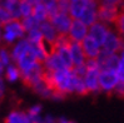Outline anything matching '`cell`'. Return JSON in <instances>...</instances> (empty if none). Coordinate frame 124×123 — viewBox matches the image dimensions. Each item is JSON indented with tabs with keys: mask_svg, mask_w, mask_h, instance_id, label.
Wrapping results in <instances>:
<instances>
[{
	"mask_svg": "<svg viewBox=\"0 0 124 123\" xmlns=\"http://www.w3.org/2000/svg\"><path fill=\"white\" fill-rule=\"evenodd\" d=\"M89 33V26L85 25L82 20L79 19H73L71 25L69 28L68 32V38L70 41H75V43H82Z\"/></svg>",
	"mask_w": 124,
	"mask_h": 123,
	"instance_id": "cell-6",
	"label": "cell"
},
{
	"mask_svg": "<svg viewBox=\"0 0 124 123\" xmlns=\"http://www.w3.org/2000/svg\"><path fill=\"white\" fill-rule=\"evenodd\" d=\"M123 43L124 40L118 33L109 30L107 38L104 39L103 44H101V52L108 53V54H118V52L122 50Z\"/></svg>",
	"mask_w": 124,
	"mask_h": 123,
	"instance_id": "cell-4",
	"label": "cell"
},
{
	"mask_svg": "<svg viewBox=\"0 0 124 123\" xmlns=\"http://www.w3.org/2000/svg\"><path fill=\"white\" fill-rule=\"evenodd\" d=\"M101 3H105V4H112V5H122L123 4V0H101Z\"/></svg>",
	"mask_w": 124,
	"mask_h": 123,
	"instance_id": "cell-30",
	"label": "cell"
},
{
	"mask_svg": "<svg viewBox=\"0 0 124 123\" xmlns=\"http://www.w3.org/2000/svg\"><path fill=\"white\" fill-rule=\"evenodd\" d=\"M8 3H9V0H0V6H6Z\"/></svg>",
	"mask_w": 124,
	"mask_h": 123,
	"instance_id": "cell-34",
	"label": "cell"
},
{
	"mask_svg": "<svg viewBox=\"0 0 124 123\" xmlns=\"http://www.w3.org/2000/svg\"><path fill=\"white\" fill-rule=\"evenodd\" d=\"M5 78L6 81L10 82V83H14V82H18L19 79L21 78V72L20 69L15 66V64H10V66H8L5 68Z\"/></svg>",
	"mask_w": 124,
	"mask_h": 123,
	"instance_id": "cell-18",
	"label": "cell"
},
{
	"mask_svg": "<svg viewBox=\"0 0 124 123\" xmlns=\"http://www.w3.org/2000/svg\"><path fill=\"white\" fill-rule=\"evenodd\" d=\"M80 44H82L83 52L86 57V59H97L101 53V45L89 35Z\"/></svg>",
	"mask_w": 124,
	"mask_h": 123,
	"instance_id": "cell-8",
	"label": "cell"
},
{
	"mask_svg": "<svg viewBox=\"0 0 124 123\" xmlns=\"http://www.w3.org/2000/svg\"><path fill=\"white\" fill-rule=\"evenodd\" d=\"M44 69L48 73H54L58 70H63V69H68L65 67V64L63 63V60L60 59V57L58 55L54 50H50L48 57L45 58V60L43 62Z\"/></svg>",
	"mask_w": 124,
	"mask_h": 123,
	"instance_id": "cell-9",
	"label": "cell"
},
{
	"mask_svg": "<svg viewBox=\"0 0 124 123\" xmlns=\"http://www.w3.org/2000/svg\"><path fill=\"white\" fill-rule=\"evenodd\" d=\"M0 62H1L5 67H8L11 64L13 58H11V54L8 49H5V48L0 49Z\"/></svg>",
	"mask_w": 124,
	"mask_h": 123,
	"instance_id": "cell-24",
	"label": "cell"
},
{
	"mask_svg": "<svg viewBox=\"0 0 124 123\" xmlns=\"http://www.w3.org/2000/svg\"><path fill=\"white\" fill-rule=\"evenodd\" d=\"M28 1L30 3L31 5H34V6H35L36 4H40V3H41V0H28Z\"/></svg>",
	"mask_w": 124,
	"mask_h": 123,
	"instance_id": "cell-33",
	"label": "cell"
},
{
	"mask_svg": "<svg viewBox=\"0 0 124 123\" xmlns=\"http://www.w3.org/2000/svg\"><path fill=\"white\" fill-rule=\"evenodd\" d=\"M33 89H34L35 93H38V94L43 98H53V96H54V90H53L52 87L48 84L45 78L43 79V81H40L36 85H34Z\"/></svg>",
	"mask_w": 124,
	"mask_h": 123,
	"instance_id": "cell-17",
	"label": "cell"
},
{
	"mask_svg": "<svg viewBox=\"0 0 124 123\" xmlns=\"http://www.w3.org/2000/svg\"><path fill=\"white\" fill-rule=\"evenodd\" d=\"M109 30H110V29L108 28L107 24H104V23H101V21L98 20L97 23H94L93 25L89 26L88 35H89V37H92L94 40H97L99 44L101 45V44H103V41H104V39L107 38Z\"/></svg>",
	"mask_w": 124,
	"mask_h": 123,
	"instance_id": "cell-11",
	"label": "cell"
},
{
	"mask_svg": "<svg viewBox=\"0 0 124 123\" xmlns=\"http://www.w3.org/2000/svg\"><path fill=\"white\" fill-rule=\"evenodd\" d=\"M5 123H31L26 112L11 111L5 118Z\"/></svg>",
	"mask_w": 124,
	"mask_h": 123,
	"instance_id": "cell-16",
	"label": "cell"
},
{
	"mask_svg": "<svg viewBox=\"0 0 124 123\" xmlns=\"http://www.w3.org/2000/svg\"><path fill=\"white\" fill-rule=\"evenodd\" d=\"M44 74H45V69L43 63L36 62L31 68H29L25 72H21V79L28 87L33 88L34 85H36L40 81L44 79Z\"/></svg>",
	"mask_w": 124,
	"mask_h": 123,
	"instance_id": "cell-2",
	"label": "cell"
},
{
	"mask_svg": "<svg viewBox=\"0 0 124 123\" xmlns=\"http://www.w3.org/2000/svg\"><path fill=\"white\" fill-rule=\"evenodd\" d=\"M115 28H116V33H118L122 38H124V9L119 11V15L115 20Z\"/></svg>",
	"mask_w": 124,
	"mask_h": 123,
	"instance_id": "cell-22",
	"label": "cell"
},
{
	"mask_svg": "<svg viewBox=\"0 0 124 123\" xmlns=\"http://www.w3.org/2000/svg\"><path fill=\"white\" fill-rule=\"evenodd\" d=\"M19 8H20V15L21 19L28 18L33 15V11H34V5H31L28 0H20V4H19Z\"/></svg>",
	"mask_w": 124,
	"mask_h": 123,
	"instance_id": "cell-21",
	"label": "cell"
},
{
	"mask_svg": "<svg viewBox=\"0 0 124 123\" xmlns=\"http://www.w3.org/2000/svg\"><path fill=\"white\" fill-rule=\"evenodd\" d=\"M120 52H122V54H124V43H123V47H122V50H120Z\"/></svg>",
	"mask_w": 124,
	"mask_h": 123,
	"instance_id": "cell-36",
	"label": "cell"
},
{
	"mask_svg": "<svg viewBox=\"0 0 124 123\" xmlns=\"http://www.w3.org/2000/svg\"><path fill=\"white\" fill-rule=\"evenodd\" d=\"M123 9H124V3H123Z\"/></svg>",
	"mask_w": 124,
	"mask_h": 123,
	"instance_id": "cell-38",
	"label": "cell"
},
{
	"mask_svg": "<svg viewBox=\"0 0 124 123\" xmlns=\"http://www.w3.org/2000/svg\"><path fill=\"white\" fill-rule=\"evenodd\" d=\"M33 15L34 18L39 21V23H44V21L49 20V13L46 10V8L41 3L40 4H36L34 6V11H33Z\"/></svg>",
	"mask_w": 124,
	"mask_h": 123,
	"instance_id": "cell-19",
	"label": "cell"
},
{
	"mask_svg": "<svg viewBox=\"0 0 124 123\" xmlns=\"http://www.w3.org/2000/svg\"><path fill=\"white\" fill-rule=\"evenodd\" d=\"M98 66L100 70H116L119 62V55L118 54H108L101 52L100 55L97 58Z\"/></svg>",
	"mask_w": 124,
	"mask_h": 123,
	"instance_id": "cell-10",
	"label": "cell"
},
{
	"mask_svg": "<svg viewBox=\"0 0 124 123\" xmlns=\"http://www.w3.org/2000/svg\"><path fill=\"white\" fill-rule=\"evenodd\" d=\"M5 66H4V64L1 63V62H0V75H3L4 73H5Z\"/></svg>",
	"mask_w": 124,
	"mask_h": 123,
	"instance_id": "cell-32",
	"label": "cell"
},
{
	"mask_svg": "<svg viewBox=\"0 0 124 123\" xmlns=\"http://www.w3.org/2000/svg\"><path fill=\"white\" fill-rule=\"evenodd\" d=\"M41 112H43V107H41L40 104H35V106H33V107L29 108L26 113H28L29 118H30V121H31L33 118H35V117H38V115H40Z\"/></svg>",
	"mask_w": 124,
	"mask_h": 123,
	"instance_id": "cell-26",
	"label": "cell"
},
{
	"mask_svg": "<svg viewBox=\"0 0 124 123\" xmlns=\"http://www.w3.org/2000/svg\"><path fill=\"white\" fill-rule=\"evenodd\" d=\"M13 20V16L10 11L5 8V6H0V24H6L9 23V21Z\"/></svg>",
	"mask_w": 124,
	"mask_h": 123,
	"instance_id": "cell-25",
	"label": "cell"
},
{
	"mask_svg": "<svg viewBox=\"0 0 124 123\" xmlns=\"http://www.w3.org/2000/svg\"><path fill=\"white\" fill-rule=\"evenodd\" d=\"M24 35L25 29L19 19H13L3 25V40L6 44H14L16 40L23 39Z\"/></svg>",
	"mask_w": 124,
	"mask_h": 123,
	"instance_id": "cell-1",
	"label": "cell"
},
{
	"mask_svg": "<svg viewBox=\"0 0 124 123\" xmlns=\"http://www.w3.org/2000/svg\"><path fill=\"white\" fill-rule=\"evenodd\" d=\"M120 78L116 70H100L99 73V88L105 93H113L119 84Z\"/></svg>",
	"mask_w": 124,
	"mask_h": 123,
	"instance_id": "cell-3",
	"label": "cell"
},
{
	"mask_svg": "<svg viewBox=\"0 0 124 123\" xmlns=\"http://www.w3.org/2000/svg\"><path fill=\"white\" fill-rule=\"evenodd\" d=\"M95 0H70L69 15L73 19H80L83 13L88 9V6L93 4Z\"/></svg>",
	"mask_w": 124,
	"mask_h": 123,
	"instance_id": "cell-12",
	"label": "cell"
},
{
	"mask_svg": "<svg viewBox=\"0 0 124 123\" xmlns=\"http://www.w3.org/2000/svg\"><path fill=\"white\" fill-rule=\"evenodd\" d=\"M3 39V24H0V40Z\"/></svg>",
	"mask_w": 124,
	"mask_h": 123,
	"instance_id": "cell-35",
	"label": "cell"
},
{
	"mask_svg": "<svg viewBox=\"0 0 124 123\" xmlns=\"http://www.w3.org/2000/svg\"><path fill=\"white\" fill-rule=\"evenodd\" d=\"M116 73H118L119 78H124V54L119 55V62H118V67H116Z\"/></svg>",
	"mask_w": 124,
	"mask_h": 123,
	"instance_id": "cell-28",
	"label": "cell"
},
{
	"mask_svg": "<svg viewBox=\"0 0 124 123\" xmlns=\"http://www.w3.org/2000/svg\"><path fill=\"white\" fill-rule=\"evenodd\" d=\"M120 82H123V84H124V78H123V79H120Z\"/></svg>",
	"mask_w": 124,
	"mask_h": 123,
	"instance_id": "cell-37",
	"label": "cell"
},
{
	"mask_svg": "<svg viewBox=\"0 0 124 123\" xmlns=\"http://www.w3.org/2000/svg\"><path fill=\"white\" fill-rule=\"evenodd\" d=\"M31 50V45L28 41V39H20L16 44H14L13 49H11V58L13 62H18L20 58H23L25 54H28Z\"/></svg>",
	"mask_w": 124,
	"mask_h": 123,
	"instance_id": "cell-15",
	"label": "cell"
},
{
	"mask_svg": "<svg viewBox=\"0 0 124 123\" xmlns=\"http://www.w3.org/2000/svg\"><path fill=\"white\" fill-rule=\"evenodd\" d=\"M69 50H70V55H71V60H73V66L74 67L84 66L86 62V57L83 52L82 44L80 43H75V41H70L69 43Z\"/></svg>",
	"mask_w": 124,
	"mask_h": 123,
	"instance_id": "cell-13",
	"label": "cell"
},
{
	"mask_svg": "<svg viewBox=\"0 0 124 123\" xmlns=\"http://www.w3.org/2000/svg\"><path fill=\"white\" fill-rule=\"evenodd\" d=\"M58 1L59 0H41V4L45 6L49 13V18L58 11Z\"/></svg>",
	"mask_w": 124,
	"mask_h": 123,
	"instance_id": "cell-23",
	"label": "cell"
},
{
	"mask_svg": "<svg viewBox=\"0 0 124 123\" xmlns=\"http://www.w3.org/2000/svg\"><path fill=\"white\" fill-rule=\"evenodd\" d=\"M5 94V81L4 78L0 75V99H1Z\"/></svg>",
	"mask_w": 124,
	"mask_h": 123,
	"instance_id": "cell-29",
	"label": "cell"
},
{
	"mask_svg": "<svg viewBox=\"0 0 124 123\" xmlns=\"http://www.w3.org/2000/svg\"><path fill=\"white\" fill-rule=\"evenodd\" d=\"M21 24H23V26L25 29V33L33 32V30H35V29H39L40 28V23L34 18V15H30V16H28V18L21 19Z\"/></svg>",
	"mask_w": 124,
	"mask_h": 123,
	"instance_id": "cell-20",
	"label": "cell"
},
{
	"mask_svg": "<svg viewBox=\"0 0 124 123\" xmlns=\"http://www.w3.org/2000/svg\"><path fill=\"white\" fill-rule=\"evenodd\" d=\"M39 29H40V32H41V35H43L44 41L48 43V44L50 45V48H52V45L55 43V40L58 39V37H59V33L56 32V29L53 26V24L50 23L49 20L44 21V23H41Z\"/></svg>",
	"mask_w": 124,
	"mask_h": 123,
	"instance_id": "cell-14",
	"label": "cell"
},
{
	"mask_svg": "<svg viewBox=\"0 0 124 123\" xmlns=\"http://www.w3.org/2000/svg\"><path fill=\"white\" fill-rule=\"evenodd\" d=\"M69 6H70V0H59L58 1V11L69 14Z\"/></svg>",
	"mask_w": 124,
	"mask_h": 123,
	"instance_id": "cell-27",
	"label": "cell"
},
{
	"mask_svg": "<svg viewBox=\"0 0 124 123\" xmlns=\"http://www.w3.org/2000/svg\"><path fill=\"white\" fill-rule=\"evenodd\" d=\"M119 11H120V9L118 5L101 3L98 6V20L104 24L115 23L116 18L119 15Z\"/></svg>",
	"mask_w": 124,
	"mask_h": 123,
	"instance_id": "cell-5",
	"label": "cell"
},
{
	"mask_svg": "<svg viewBox=\"0 0 124 123\" xmlns=\"http://www.w3.org/2000/svg\"><path fill=\"white\" fill-rule=\"evenodd\" d=\"M56 123H74L73 121H69V119H65V118H60V119H58Z\"/></svg>",
	"mask_w": 124,
	"mask_h": 123,
	"instance_id": "cell-31",
	"label": "cell"
},
{
	"mask_svg": "<svg viewBox=\"0 0 124 123\" xmlns=\"http://www.w3.org/2000/svg\"><path fill=\"white\" fill-rule=\"evenodd\" d=\"M49 21L53 24V26L56 29V32L59 34L67 35L69 32V28L71 25L73 18L69 15L68 13H62V11H56L49 18Z\"/></svg>",
	"mask_w": 124,
	"mask_h": 123,
	"instance_id": "cell-7",
	"label": "cell"
}]
</instances>
